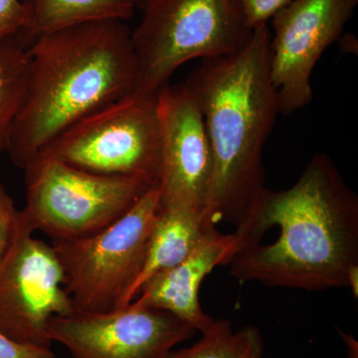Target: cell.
I'll list each match as a JSON object with an SVG mask.
<instances>
[{"mask_svg": "<svg viewBox=\"0 0 358 358\" xmlns=\"http://www.w3.org/2000/svg\"><path fill=\"white\" fill-rule=\"evenodd\" d=\"M160 128V204L206 214L213 157L203 115L185 85L157 91Z\"/></svg>", "mask_w": 358, "mask_h": 358, "instance_id": "obj_11", "label": "cell"}, {"mask_svg": "<svg viewBox=\"0 0 358 358\" xmlns=\"http://www.w3.org/2000/svg\"><path fill=\"white\" fill-rule=\"evenodd\" d=\"M237 249L235 233L223 234L213 226L185 261L150 278L131 303L173 313L195 331L205 333L214 319L200 306V286L214 268L229 265Z\"/></svg>", "mask_w": 358, "mask_h": 358, "instance_id": "obj_12", "label": "cell"}, {"mask_svg": "<svg viewBox=\"0 0 358 358\" xmlns=\"http://www.w3.org/2000/svg\"><path fill=\"white\" fill-rule=\"evenodd\" d=\"M18 212L13 197L6 192V187L0 185V257L13 236Z\"/></svg>", "mask_w": 358, "mask_h": 358, "instance_id": "obj_20", "label": "cell"}, {"mask_svg": "<svg viewBox=\"0 0 358 358\" xmlns=\"http://www.w3.org/2000/svg\"><path fill=\"white\" fill-rule=\"evenodd\" d=\"M293 0H235L250 29L267 24L268 20Z\"/></svg>", "mask_w": 358, "mask_h": 358, "instance_id": "obj_18", "label": "cell"}, {"mask_svg": "<svg viewBox=\"0 0 358 358\" xmlns=\"http://www.w3.org/2000/svg\"><path fill=\"white\" fill-rule=\"evenodd\" d=\"M24 101L7 154L24 169L59 134L138 86V61L126 21H89L35 38L27 47Z\"/></svg>", "mask_w": 358, "mask_h": 358, "instance_id": "obj_2", "label": "cell"}, {"mask_svg": "<svg viewBox=\"0 0 358 358\" xmlns=\"http://www.w3.org/2000/svg\"><path fill=\"white\" fill-rule=\"evenodd\" d=\"M272 228V241L238 247L229 264L235 279L312 292L348 288L358 271V197L329 155H313L288 189L265 188L235 235L241 242Z\"/></svg>", "mask_w": 358, "mask_h": 358, "instance_id": "obj_1", "label": "cell"}, {"mask_svg": "<svg viewBox=\"0 0 358 358\" xmlns=\"http://www.w3.org/2000/svg\"><path fill=\"white\" fill-rule=\"evenodd\" d=\"M271 33L259 26L241 50L205 59L185 86L203 115L213 157L207 218L238 228L265 189L263 148L279 113L270 74Z\"/></svg>", "mask_w": 358, "mask_h": 358, "instance_id": "obj_3", "label": "cell"}, {"mask_svg": "<svg viewBox=\"0 0 358 358\" xmlns=\"http://www.w3.org/2000/svg\"><path fill=\"white\" fill-rule=\"evenodd\" d=\"M150 1V0H138V8L143 9Z\"/></svg>", "mask_w": 358, "mask_h": 358, "instance_id": "obj_21", "label": "cell"}, {"mask_svg": "<svg viewBox=\"0 0 358 358\" xmlns=\"http://www.w3.org/2000/svg\"><path fill=\"white\" fill-rule=\"evenodd\" d=\"M29 14L27 47L40 35L89 21L133 16L138 0H20Z\"/></svg>", "mask_w": 358, "mask_h": 358, "instance_id": "obj_14", "label": "cell"}, {"mask_svg": "<svg viewBox=\"0 0 358 358\" xmlns=\"http://www.w3.org/2000/svg\"><path fill=\"white\" fill-rule=\"evenodd\" d=\"M29 70L27 47L11 41L0 47V159L7 152L9 136L24 101Z\"/></svg>", "mask_w": 358, "mask_h": 358, "instance_id": "obj_16", "label": "cell"}, {"mask_svg": "<svg viewBox=\"0 0 358 358\" xmlns=\"http://www.w3.org/2000/svg\"><path fill=\"white\" fill-rule=\"evenodd\" d=\"M264 339L254 326L235 331L228 320H214L213 324L194 345L173 350L166 358H263Z\"/></svg>", "mask_w": 358, "mask_h": 358, "instance_id": "obj_15", "label": "cell"}, {"mask_svg": "<svg viewBox=\"0 0 358 358\" xmlns=\"http://www.w3.org/2000/svg\"><path fill=\"white\" fill-rule=\"evenodd\" d=\"M0 358H58L51 346L20 343L0 331Z\"/></svg>", "mask_w": 358, "mask_h": 358, "instance_id": "obj_19", "label": "cell"}, {"mask_svg": "<svg viewBox=\"0 0 358 358\" xmlns=\"http://www.w3.org/2000/svg\"><path fill=\"white\" fill-rule=\"evenodd\" d=\"M131 31L138 61L136 90L157 93L193 59L222 57L241 50L253 30L235 0H150Z\"/></svg>", "mask_w": 358, "mask_h": 358, "instance_id": "obj_4", "label": "cell"}, {"mask_svg": "<svg viewBox=\"0 0 358 358\" xmlns=\"http://www.w3.org/2000/svg\"><path fill=\"white\" fill-rule=\"evenodd\" d=\"M35 231L21 209L0 257V331L20 343L51 346L49 320L74 307L55 250L35 238Z\"/></svg>", "mask_w": 358, "mask_h": 358, "instance_id": "obj_8", "label": "cell"}, {"mask_svg": "<svg viewBox=\"0 0 358 358\" xmlns=\"http://www.w3.org/2000/svg\"><path fill=\"white\" fill-rule=\"evenodd\" d=\"M213 226L216 225L204 212L180 205L160 204L145 266L129 294V305L150 278L185 261Z\"/></svg>", "mask_w": 358, "mask_h": 358, "instance_id": "obj_13", "label": "cell"}, {"mask_svg": "<svg viewBox=\"0 0 358 358\" xmlns=\"http://www.w3.org/2000/svg\"><path fill=\"white\" fill-rule=\"evenodd\" d=\"M46 333L72 358H166L195 329L173 313L129 303L110 312L54 315Z\"/></svg>", "mask_w": 358, "mask_h": 358, "instance_id": "obj_9", "label": "cell"}, {"mask_svg": "<svg viewBox=\"0 0 358 358\" xmlns=\"http://www.w3.org/2000/svg\"><path fill=\"white\" fill-rule=\"evenodd\" d=\"M160 208L159 182L114 223L89 236L53 242L74 310L106 313L129 305Z\"/></svg>", "mask_w": 358, "mask_h": 358, "instance_id": "obj_5", "label": "cell"}, {"mask_svg": "<svg viewBox=\"0 0 358 358\" xmlns=\"http://www.w3.org/2000/svg\"><path fill=\"white\" fill-rule=\"evenodd\" d=\"M29 14L20 0H0V47L11 41L26 43Z\"/></svg>", "mask_w": 358, "mask_h": 358, "instance_id": "obj_17", "label": "cell"}, {"mask_svg": "<svg viewBox=\"0 0 358 358\" xmlns=\"http://www.w3.org/2000/svg\"><path fill=\"white\" fill-rule=\"evenodd\" d=\"M23 171V210L35 229L53 242L105 229L155 185L131 176L92 173L43 154L35 155Z\"/></svg>", "mask_w": 358, "mask_h": 358, "instance_id": "obj_6", "label": "cell"}, {"mask_svg": "<svg viewBox=\"0 0 358 358\" xmlns=\"http://www.w3.org/2000/svg\"><path fill=\"white\" fill-rule=\"evenodd\" d=\"M357 4L358 0H293L272 18L270 74L279 113L291 115L310 103L313 71L341 38Z\"/></svg>", "mask_w": 358, "mask_h": 358, "instance_id": "obj_10", "label": "cell"}, {"mask_svg": "<svg viewBox=\"0 0 358 358\" xmlns=\"http://www.w3.org/2000/svg\"><path fill=\"white\" fill-rule=\"evenodd\" d=\"M38 154L55 157L92 173L159 182L157 92L147 93L134 90L80 120Z\"/></svg>", "mask_w": 358, "mask_h": 358, "instance_id": "obj_7", "label": "cell"}]
</instances>
